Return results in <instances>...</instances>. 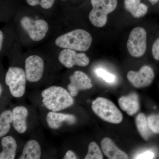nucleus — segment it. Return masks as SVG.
<instances>
[{
    "mask_svg": "<svg viewBox=\"0 0 159 159\" xmlns=\"http://www.w3.org/2000/svg\"><path fill=\"white\" fill-rule=\"evenodd\" d=\"M41 95L43 104L52 111L63 110L74 103V99L70 93L60 86L50 87L44 90Z\"/></svg>",
    "mask_w": 159,
    "mask_h": 159,
    "instance_id": "nucleus-1",
    "label": "nucleus"
},
{
    "mask_svg": "<svg viewBox=\"0 0 159 159\" xmlns=\"http://www.w3.org/2000/svg\"><path fill=\"white\" fill-rule=\"evenodd\" d=\"M92 40V36L88 32L83 29H77L57 37L55 43L62 48L85 51L89 48Z\"/></svg>",
    "mask_w": 159,
    "mask_h": 159,
    "instance_id": "nucleus-2",
    "label": "nucleus"
},
{
    "mask_svg": "<svg viewBox=\"0 0 159 159\" xmlns=\"http://www.w3.org/2000/svg\"><path fill=\"white\" fill-rule=\"evenodd\" d=\"M92 108L94 113L106 122L119 124L123 119V116L119 108L106 98H97L93 101Z\"/></svg>",
    "mask_w": 159,
    "mask_h": 159,
    "instance_id": "nucleus-3",
    "label": "nucleus"
},
{
    "mask_svg": "<svg viewBox=\"0 0 159 159\" xmlns=\"http://www.w3.org/2000/svg\"><path fill=\"white\" fill-rule=\"evenodd\" d=\"M93 9L89 19L93 25L102 28L107 21V15L113 12L118 5L117 0H91Z\"/></svg>",
    "mask_w": 159,
    "mask_h": 159,
    "instance_id": "nucleus-4",
    "label": "nucleus"
},
{
    "mask_svg": "<svg viewBox=\"0 0 159 159\" xmlns=\"http://www.w3.org/2000/svg\"><path fill=\"white\" fill-rule=\"evenodd\" d=\"M26 80L25 72L23 69L16 67L9 68L6 74L5 82L13 97L20 98L24 96Z\"/></svg>",
    "mask_w": 159,
    "mask_h": 159,
    "instance_id": "nucleus-5",
    "label": "nucleus"
},
{
    "mask_svg": "<svg viewBox=\"0 0 159 159\" xmlns=\"http://www.w3.org/2000/svg\"><path fill=\"white\" fill-rule=\"evenodd\" d=\"M127 48L132 57H139L145 54L147 48V33L142 27H137L131 31L127 40Z\"/></svg>",
    "mask_w": 159,
    "mask_h": 159,
    "instance_id": "nucleus-6",
    "label": "nucleus"
},
{
    "mask_svg": "<svg viewBox=\"0 0 159 159\" xmlns=\"http://www.w3.org/2000/svg\"><path fill=\"white\" fill-rule=\"evenodd\" d=\"M20 23L29 37L34 41L43 39L48 31V25L43 20H34L29 16H24Z\"/></svg>",
    "mask_w": 159,
    "mask_h": 159,
    "instance_id": "nucleus-7",
    "label": "nucleus"
},
{
    "mask_svg": "<svg viewBox=\"0 0 159 159\" xmlns=\"http://www.w3.org/2000/svg\"><path fill=\"white\" fill-rule=\"evenodd\" d=\"M154 77L153 70L148 66H143L138 71H129L127 74L129 81L136 88H142L150 85Z\"/></svg>",
    "mask_w": 159,
    "mask_h": 159,
    "instance_id": "nucleus-8",
    "label": "nucleus"
},
{
    "mask_svg": "<svg viewBox=\"0 0 159 159\" xmlns=\"http://www.w3.org/2000/svg\"><path fill=\"white\" fill-rule=\"evenodd\" d=\"M58 60L67 68H71L74 66H86L90 62L88 57L84 53H77L74 50L69 49H64L61 51Z\"/></svg>",
    "mask_w": 159,
    "mask_h": 159,
    "instance_id": "nucleus-9",
    "label": "nucleus"
},
{
    "mask_svg": "<svg viewBox=\"0 0 159 159\" xmlns=\"http://www.w3.org/2000/svg\"><path fill=\"white\" fill-rule=\"evenodd\" d=\"M44 71V62L41 57L31 55L25 60V74L27 80L36 82L42 77Z\"/></svg>",
    "mask_w": 159,
    "mask_h": 159,
    "instance_id": "nucleus-10",
    "label": "nucleus"
},
{
    "mask_svg": "<svg viewBox=\"0 0 159 159\" xmlns=\"http://www.w3.org/2000/svg\"><path fill=\"white\" fill-rule=\"evenodd\" d=\"M69 79L70 83L67 89L72 97H76L80 91L89 89L93 87L91 80L81 71H75Z\"/></svg>",
    "mask_w": 159,
    "mask_h": 159,
    "instance_id": "nucleus-11",
    "label": "nucleus"
},
{
    "mask_svg": "<svg viewBox=\"0 0 159 159\" xmlns=\"http://www.w3.org/2000/svg\"><path fill=\"white\" fill-rule=\"evenodd\" d=\"M47 123L49 127L52 129L59 128L62 123H67L69 125L74 124L77 121L76 117L73 115L50 112L47 116Z\"/></svg>",
    "mask_w": 159,
    "mask_h": 159,
    "instance_id": "nucleus-12",
    "label": "nucleus"
},
{
    "mask_svg": "<svg viewBox=\"0 0 159 159\" xmlns=\"http://www.w3.org/2000/svg\"><path fill=\"white\" fill-rule=\"evenodd\" d=\"M118 102L121 109L129 116L137 113L140 109L139 97L135 93L120 97Z\"/></svg>",
    "mask_w": 159,
    "mask_h": 159,
    "instance_id": "nucleus-13",
    "label": "nucleus"
},
{
    "mask_svg": "<svg viewBox=\"0 0 159 159\" xmlns=\"http://www.w3.org/2000/svg\"><path fill=\"white\" fill-rule=\"evenodd\" d=\"M12 112L13 127L19 133H24L27 129L28 110L25 107L18 106L13 109Z\"/></svg>",
    "mask_w": 159,
    "mask_h": 159,
    "instance_id": "nucleus-14",
    "label": "nucleus"
},
{
    "mask_svg": "<svg viewBox=\"0 0 159 159\" xmlns=\"http://www.w3.org/2000/svg\"><path fill=\"white\" fill-rule=\"evenodd\" d=\"M101 146L103 153L108 159H128L127 154L119 149L109 138H104L102 139Z\"/></svg>",
    "mask_w": 159,
    "mask_h": 159,
    "instance_id": "nucleus-15",
    "label": "nucleus"
},
{
    "mask_svg": "<svg viewBox=\"0 0 159 159\" xmlns=\"http://www.w3.org/2000/svg\"><path fill=\"white\" fill-rule=\"evenodd\" d=\"M125 9L136 18L143 17L148 12V7L141 0H124Z\"/></svg>",
    "mask_w": 159,
    "mask_h": 159,
    "instance_id": "nucleus-16",
    "label": "nucleus"
},
{
    "mask_svg": "<svg viewBox=\"0 0 159 159\" xmlns=\"http://www.w3.org/2000/svg\"><path fill=\"white\" fill-rule=\"evenodd\" d=\"M1 143L3 150L0 153V159H14L17 149V143L14 138L11 136L4 137Z\"/></svg>",
    "mask_w": 159,
    "mask_h": 159,
    "instance_id": "nucleus-17",
    "label": "nucleus"
},
{
    "mask_svg": "<svg viewBox=\"0 0 159 159\" xmlns=\"http://www.w3.org/2000/svg\"><path fill=\"white\" fill-rule=\"evenodd\" d=\"M41 156V149L37 141L31 140L25 145L20 159H39Z\"/></svg>",
    "mask_w": 159,
    "mask_h": 159,
    "instance_id": "nucleus-18",
    "label": "nucleus"
},
{
    "mask_svg": "<svg viewBox=\"0 0 159 159\" xmlns=\"http://www.w3.org/2000/svg\"><path fill=\"white\" fill-rule=\"evenodd\" d=\"M135 122L137 129L142 139L148 140L152 132L149 128L145 115L142 113L139 114L136 118Z\"/></svg>",
    "mask_w": 159,
    "mask_h": 159,
    "instance_id": "nucleus-19",
    "label": "nucleus"
},
{
    "mask_svg": "<svg viewBox=\"0 0 159 159\" xmlns=\"http://www.w3.org/2000/svg\"><path fill=\"white\" fill-rule=\"evenodd\" d=\"M13 121L12 112L11 111H4L0 116V137L8 133L10 129V124Z\"/></svg>",
    "mask_w": 159,
    "mask_h": 159,
    "instance_id": "nucleus-20",
    "label": "nucleus"
},
{
    "mask_svg": "<svg viewBox=\"0 0 159 159\" xmlns=\"http://www.w3.org/2000/svg\"><path fill=\"white\" fill-rule=\"evenodd\" d=\"M103 158V156L99 146L95 142H91L89 146L88 152L84 159H102Z\"/></svg>",
    "mask_w": 159,
    "mask_h": 159,
    "instance_id": "nucleus-21",
    "label": "nucleus"
},
{
    "mask_svg": "<svg viewBox=\"0 0 159 159\" xmlns=\"http://www.w3.org/2000/svg\"><path fill=\"white\" fill-rule=\"evenodd\" d=\"M148 126L152 133L159 134V113L150 115L147 118Z\"/></svg>",
    "mask_w": 159,
    "mask_h": 159,
    "instance_id": "nucleus-22",
    "label": "nucleus"
},
{
    "mask_svg": "<svg viewBox=\"0 0 159 159\" xmlns=\"http://www.w3.org/2000/svg\"><path fill=\"white\" fill-rule=\"evenodd\" d=\"M95 73L97 76L102 78L106 82L112 83L115 82L116 77L114 74L108 73L104 69L98 68L95 70Z\"/></svg>",
    "mask_w": 159,
    "mask_h": 159,
    "instance_id": "nucleus-23",
    "label": "nucleus"
},
{
    "mask_svg": "<svg viewBox=\"0 0 159 159\" xmlns=\"http://www.w3.org/2000/svg\"><path fill=\"white\" fill-rule=\"evenodd\" d=\"M155 157V154L152 151L148 150L139 154L135 159H153Z\"/></svg>",
    "mask_w": 159,
    "mask_h": 159,
    "instance_id": "nucleus-24",
    "label": "nucleus"
},
{
    "mask_svg": "<svg viewBox=\"0 0 159 159\" xmlns=\"http://www.w3.org/2000/svg\"><path fill=\"white\" fill-rule=\"evenodd\" d=\"M152 54L154 58L159 61V38L156 40L152 45Z\"/></svg>",
    "mask_w": 159,
    "mask_h": 159,
    "instance_id": "nucleus-25",
    "label": "nucleus"
},
{
    "mask_svg": "<svg viewBox=\"0 0 159 159\" xmlns=\"http://www.w3.org/2000/svg\"><path fill=\"white\" fill-rule=\"evenodd\" d=\"M55 0H40L39 5L44 9H49L54 5Z\"/></svg>",
    "mask_w": 159,
    "mask_h": 159,
    "instance_id": "nucleus-26",
    "label": "nucleus"
},
{
    "mask_svg": "<svg viewBox=\"0 0 159 159\" xmlns=\"http://www.w3.org/2000/svg\"><path fill=\"white\" fill-rule=\"evenodd\" d=\"M64 159H76L77 157L72 151L69 150L66 152L65 155L63 158Z\"/></svg>",
    "mask_w": 159,
    "mask_h": 159,
    "instance_id": "nucleus-27",
    "label": "nucleus"
},
{
    "mask_svg": "<svg viewBox=\"0 0 159 159\" xmlns=\"http://www.w3.org/2000/svg\"><path fill=\"white\" fill-rule=\"evenodd\" d=\"M27 3L30 6H34L39 5V0H26Z\"/></svg>",
    "mask_w": 159,
    "mask_h": 159,
    "instance_id": "nucleus-28",
    "label": "nucleus"
},
{
    "mask_svg": "<svg viewBox=\"0 0 159 159\" xmlns=\"http://www.w3.org/2000/svg\"><path fill=\"white\" fill-rule=\"evenodd\" d=\"M0 50H1L2 46V42L3 40V34L2 31H0Z\"/></svg>",
    "mask_w": 159,
    "mask_h": 159,
    "instance_id": "nucleus-29",
    "label": "nucleus"
},
{
    "mask_svg": "<svg viewBox=\"0 0 159 159\" xmlns=\"http://www.w3.org/2000/svg\"><path fill=\"white\" fill-rule=\"evenodd\" d=\"M152 5H155L159 1V0H148Z\"/></svg>",
    "mask_w": 159,
    "mask_h": 159,
    "instance_id": "nucleus-30",
    "label": "nucleus"
},
{
    "mask_svg": "<svg viewBox=\"0 0 159 159\" xmlns=\"http://www.w3.org/2000/svg\"><path fill=\"white\" fill-rule=\"evenodd\" d=\"M0 88H1V90H0V95H2V85L1 84V87H0Z\"/></svg>",
    "mask_w": 159,
    "mask_h": 159,
    "instance_id": "nucleus-31",
    "label": "nucleus"
}]
</instances>
